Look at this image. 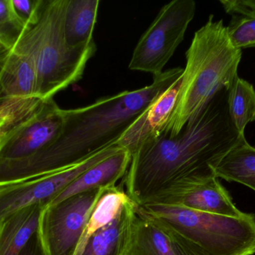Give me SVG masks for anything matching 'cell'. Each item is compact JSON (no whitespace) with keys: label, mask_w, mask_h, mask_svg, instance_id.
I'll list each match as a JSON object with an SVG mask.
<instances>
[{"label":"cell","mask_w":255,"mask_h":255,"mask_svg":"<svg viewBox=\"0 0 255 255\" xmlns=\"http://www.w3.org/2000/svg\"><path fill=\"white\" fill-rule=\"evenodd\" d=\"M64 110L49 99L4 127L0 133V162L29 158L52 145L62 131Z\"/></svg>","instance_id":"ba28073f"},{"label":"cell","mask_w":255,"mask_h":255,"mask_svg":"<svg viewBox=\"0 0 255 255\" xmlns=\"http://www.w3.org/2000/svg\"><path fill=\"white\" fill-rule=\"evenodd\" d=\"M245 139L231 119L223 88L176 136L161 133L139 147L124 177L127 195L139 206L183 178L215 176L219 163Z\"/></svg>","instance_id":"6da1fadb"},{"label":"cell","mask_w":255,"mask_h":255,"mask_svg":"<svg viewBox=\"0 0 255 255\" xmlns=\"http://www.w3.org/2000/svg\"><path fill=\"white\" fill-rule=\"evenodd\" d=\"M184 72L174 67L153 76L151 85L102 97L85 107L64 110L56 140L29 158L0 162V185L26 181L76 166L117 145L132 124Z\"/></svg>","instance_id":"7a4b0ae2"},{"label":"cell","mask_w":255,"mask_h":255,"mask_svg":"<svg viewBox=\"0 0 255 255\" xmlns=\"http://www.w3.org/2000/svg\"><path fill=\"white\" fill-rule=\"evenodd\" d=\"M130 161V153L122 148L116 154L85 171L48 205L58 203L79 193L117 186V183L127 175Z\"/></svg>","instance_id":"5bb4252c"},{"label":"cell","mask_w":255,"mask_h":255,"mask_svg":"<svg viewBox=\"0 0 255 255\" xmlns=\"http://www.w3.org/2000/svg\"><path fill=\"white\" fill-rule=\"evenodd\" d=\"M181 82V76L148 106L117 145L127 150L132 156L144 142L158 136L173 112Z\"/></svg>","instance_id":"7c38bea8"},{"label":"cell","mask_w":255,"mask_h":255,"mask_svg":"<svg viewBox=\"0 0 255 255\" xmlns=\"http://www.w3.org/2000/svg\"><path fill=\"white\" fill-rule=\"evenodd\" d=\"M105 189L79 193L43 208L37 232L43 255H76L91 211Z\"/></svg>","instance_id":"52a82bcc"},{"label":"cell","mask_w":255,"mask_h":255,"mask_svg":"<svg viewBox=\"0 0 255 255\" xmlns=\"http://www.w3.org/2000/svg\"><path fill=\"white\" fill-rule=\"evenodd\" d=\"M43 204L19 210L0 220V255H19L37 234Z\"/></svg>","instance_id":"9a60e30c"},{"label":"cell","mask_w":255,"mask_h":255,"mask_svg":"<svg viewBox=\"0 0 255 255\" xmlns=\"http://www.w3.org/2000/svg\"><path fill=\"white\" fill-rule=\"evenodd\" d=\"M143 205L180 207L235 218L245 214L235 206L229 192L216 176L183 178L156 192Z\"/></svg>","instance_id":"8fae6325"},{"label":"cell","mask_w":255,"mask_h":255,"mask_svg":"<svg viewBox=\"0 0 255 255\" xmlns=\"http://www.w3.org/2000/svg\"><path fill=\"white\" fill-rule=\"evenodd\" d=\"M67 3V0H42L37 19L11 48L34 61L42 101L79 82L97 50L96 43L85 48L69 46L64 32Z\"/></svg>","instance_id":"277c9868"},{"label":"cell","mask_w":255,"mask_h":255,"mask_svg":"<svg viewBox=\"0 0 255 255\" xmlns=\"http://www.w3.org/2000/svg\"><path fill=\"white\" fill-rule=\"evenodd\" d=\"M228 107L231 119L241 135L247 124L255 121V90L245 79L237 76L228 90Z\"/></svg>","instance_id":"ffe728a7"},{"label":"cell","mask_w":255,"mask_h":255,"mask_svg":"<svg viewBox=\"0 0 255 255\" xmlns=\"http://www.w3.org/2000/svg\"><path fill=\"white\" fill-rule=\"evenodd\" d=\"M19 255H44L36 234Z\"/></svg>","instance_id":"484cf974"},{"label":"cell","mask_w":255,"mask_h":255,"mask_svg":"<svg viewBox=\"0 0 255 255\" xmlns=\"http://www.w3.org/2000/svg\"><path fill=\"white\" fill-rule=\"evenodd\" d=\"M138 205L128 200L115 220L94 234L79 255H127Z\"/></svg>","instance_id":"4fadbf2b"},{"label":"cell","mask_w":255,"mask_h":255,"mask_svg":"<svg viewBox=\"0 0 255 255\" xmlns=\"http://www.w3.org/2000/svg\"><path fill=\"white\" fill-rule=\"evenodd\" d=\"M129 199L127 192L121 186H115L103 190L87 222L76 255L82 253L87 243L94 234L115 220L124 204Z\"/></svg>","instance_id":"d6986e66"},{"label":"cell","mask_w":255,"mask_h":255,"mask_svg":"<svg viewBox=\"0 0 255 255\" xmlns=\"http://www.w3.org/2000/svg\"><path fill=\"white\" fill-rule=\"evenodd\" d=\"M241 58L242 50L231 43L223 19L215 21L210 15L186 52L178 98L162 133L176 136L220 90H229L238 76Z\"/></svg>","instance_id":"3957f363"},{"label":"cell","mask_w":255,"mask_h":255,"mask_svg":"<svg viewBox=\"0 0 255 255\" xmlns=\"http://www.w3.org/2000/svg\"><path fill=\"white\" fill-rule=\"evenodd\" d=\"M4 51H5V49H4V46H3L2 43H1V40H0V53L4 52Z\"/></svg>","instance_id":"83f0119b"},{"label":"cell","mask_w":255,"mask_h":255,"mask_svg":"<svg viewBox=\"0 0 255 255\" xmlns=\"http://www.w3.org/2000/svg\"><path fill=\"white\" fill-rule=\"evenodd\" d=\"M12 3L18 16L28 26L37 19L42 0H12Z\"/></svg>","instance_id":"cb8c5ba5"},{"label":"cell","mask_w":255,"mask_h":255,"mask_svg":"<svg viewBox=\"0 0 255 255\" xmlns=\"http://www.w3.org/2000/svg\"><path fill=\"white\" fill-rule=\"evenodd\" d=\"M121 149L115 145L68 169L0 186V220L28 207L38 204L46 206L85 171Z\"/></svg>","instance_id":"9c48e42d"},{"label":"cell","mask_w":255,"mask_h":255,"mask_svg":"<svg viewBox=\"0 0 255 255\" xmlns=\"http://www.w3.org/2000/svg\"><path fill=\"white\" fill-rule=\"evenodd\" d=\"M150 218L167 234L173 246L175 255H211L202 247L178 233L169 225L151 217Z\"/></svg>","instance_id":"603a6c76"},{"label":"cell","mask_w":255,"mask_h":255,"mask_svg":"<svg viewBox=\"0 0 255 255\" xmlns=\"http://www.w3.org/2000/svg\"><path fill=\"white\" fill-rule=\"evenodd\" d=\"M4 127H5V123H4V121H2V120L0 119V133L2 131Z\"/></svg>","instance_id":"4316f807"},{"label":"cell","mask_w":255,"mask_h":255,"mask_svg":"<svg viewBox=\"0 0 255 255\" xmlns=\"http://www.w3.org/2000/svg\"><path fill=\"white\" fill-rule=\"evenodd\" d=\"M127 255H175L167 234L138 209Z\"/></svg>","instance_id":"e0dca14e"},{"label":"cell","mask_w":255,"mask_h":255,"mask_svg":"<svg viewBox=\"0 0 255 255\" xmlns=\"http://www.w3.org/2000/svg\"><path fill=\"white\" fill-rule=\"evenodd\" d=\"M214 175L228 182H236L255 191V148L244 139L225 156Z\"/></svg>","instance_id":"ac0fdd59"},{"label":"cell","mask_w":255,"mask_h":255,"mask_svg":"<svg viewBox=\"0 0 255 255\" xmlns=\"http://www.w3.org/2000/svg\"><path fill=\"white\" fill-rule=\"evenodd\" d=\"M145 215L163 222L211 255L255 254V215L239 218L160 205L138 206Z\"/></svg>","instance_id":"5b68a950"},{"label":"cell","mask_w":255,"mask_h":255,"mask_svg":"<svg viewBox=\"0 0 255 255\" xmlns=\"http://www.w3.org/2000/svg\"><path fill=\"white\" fill-rule=\"evenodd\" d=\"M100 3V0H67L64 32L69 46L85 48L95 43L93 35Z\"/></svg>","instance_id":"2e32d148"},{"label":"cell","mask_w":255,"mask_h":255,"mask_svg":"<svg viewBox=\"0 0 255 255\" xmlns=\"http://www.w3.org/2000/svg\"><path fill=\"white\" fill-rule=\"evenodd\" d=\"M227 32L231 43L236 49L255 48V16L232 15Z\"/></svg>","instance_id":"7402d4cb"},{"label":"cell","mask_w":255,"mask_h":255,"mask_svg":"<svg viewBox=\"0 0 255 255\" xmlns=\"http://www.w3.org/2000/svg\"><path fill=\"white\" fill-rule=\"evenodd\" d=\"M26 27L15 11L12 0H0V40L5 50L13 47Z\"/></svg>","instance_id":"44dd1931"},{"label":"cell","mask_w":255,"mask_h":255,"mask_svg":"<svg viewBox=\"0 0 255 255\" xmlns=\"http://www.w3.org/2000/svg\"><path fill=\"white\" fill-rule=\"evenodd\" d=\"M226 13L255 16V0H220Z\"/></svg>","instance_id":"d4e9b609"},{"label":"cell","mask_w":255,"mask_h":255,"mask_svg":"<svg viewBox=\"0 0 255 255\" xmlns=\"http://www.w3.org/2000/svg\"><path fill=\"white\" fill-rule=\"evenodd\" d=\"M196 10L194 0H173L162 7L135 46L129 69L161 74L184 40Z\"/></svg>","instance_id":"8992f818"},{"label":"cell","mask_w":255,"mask_h":255,"mask_svg":"<svg viewBox=\"0 0 255 255\" xmlns=\"http://www.w3.org/2000/svg\"><path fill=\"white\" fill-rule=\"evenodd\" d=\"M35 64L28 55L9 49L0 53V119L5 127L40 102Z\"/></svg>","instance_id":"30bf717a"}]
</instances>
